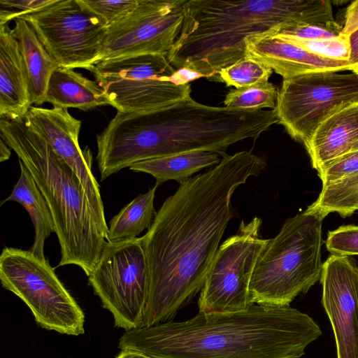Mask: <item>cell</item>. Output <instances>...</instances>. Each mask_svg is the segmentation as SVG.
<instances>
[{"instance_id":"6da1fadb","label":"cell","mask_w":358,"mask_h":358,"mask_svg":"<svg viewBox=\"0 0 358 358\" xmlns=\"http://www.w3.org/2000/svg\"><path fill=\"white\" fill-rule=\"evenodd\" d=\"M221 155L215 166L180 183L140 238L148 271L143 327L172 321L201 292L234 216V192L266 166L250 151Z\"/></svg>"},{"instance_id":"7a4b0ae2","label":"cell","mask_w":358,"mask_h":358,"mask_svg":"<svg viewBox=\"0 0 358 358\" xmlns=\"http://www.w3.org/2000/svg\"><path fill=\"white\" fill-rule=\"evenodd\" d=\"M321 335L313 319L296 308L253 303L126 331L119 348L147 358H299Z\"/></svg>"},{"instance_id":"3957f363","label":"cell","mask_w":358,"mask_h":358,"mask_svg":"<svg viewBox=\"0 0 358 358\" xmlns=\"http://www.w3.org/2000/svg\"><path fill=\"white\" fill-rule=\"evenodd\" d=\"M275 123V109L211 106L191 96L152 110L117 111L96 135L101 180L147 159L196 151L221 155L236 142L256 139Z\"/></svg>"},{"instance_id":"277c9868","label":"cell","mask_w":358,"mask_h":358,"mask_svg":"<svg viewBox=\"0 0 358 358\" xmlns=\"http://www.w3.org/2000/svg\"><path fill=\"white\" fill-rule=\"evenodd\" d=\"M328 0H187L180 32L166 58L207 78L245 57V39L303 24L335 22Z\"/></svg>"},{"instance_id":"5b68a950","label":"cell","mask_w":358,"mask_h":358,"mask_svg":"<svg viewBox=\"0 0 358 358\" xmlns=\"http://www.w3.org/2000/svg\"><path fill=\"white\" fill-rule=\"evenodd\" d=\"M0 136L31 174L52 214L61 259L89 276L108 232L99 222L80 180L24 117L0 120Z\"/></svg>"},{"instance_id":"8992f818","label":"cell","mask_w":358,"mask_h":358,"mask_svg":"<svg viewBox=\"0 0 358 358\" xmlns=\"http://www.w3.org/2000/svg\"><path fill=\"white\" fill-rule=\"evenodd\" d=\"M323 220L308 207L285 220L255 264L249 287L251 303L287 306L320 280Z\"/></svg>"},{"instance_id":"52a82bcc","label":"cell","mask_w":358,"mask_h":358,"mask_svg":"<svg viewBox=\"0 0 358 358\" xmlns=\"http://www.w3.org/2000/svg\"><path fill=\"white\" fill-rule=\"evenodd\" d=\"M0 280L27 304L42 328L72 336L85 333L83 311L46 259L6 247L0 256Z\"/></svg>"},{"instance_id":"ba28073f","label":"cell","mask_w":358,"mask_h":358,"mask_svg":"<svg viewBox=\"0 0 358 358\" xmlns=\"http://www.w3.org/2000/svg\"><path fill=\"white\" fill-rule=\"evenodd\" d=\"M176 71L166 56L149 54L101 61L90 72L117 111L129 113L163 108L189 97V83L169 82Z\"/></svg>"},{"instance_id":"9c48e42d","label":"cell","mask_w":358,"mask_h":358,"mask_svg":"<svg viewBox=\"0 0 358 358\" xmlns=\"http://www.w3.org/2000/svg\"><path fill=\"white\" fill-rule=\"evenodd\" d=\"M357 103V73L319 71L283 79L275 110L278 123L304 144L324 120Z\"/></svg>"},{"instance_id":"30bf717a","label":"cell","mask_w":358,"mask_h":358,"mask_svg":"<svg viewBox=\"0 0 358 358\" xmlns=\"http://www.w3.org/2000/svg\"><path fill=\"white\" fill-rule=\"evenodd\" d=\"M88 282L115 327L126 331L143 327L148 271L140 238L106 241Z\"/></svg>"},{"instance_id":"8fae6325","label":"cell","mask_w":358,"mask_h":358,"mask_svg":"<svg viewBox=\"0 0 358 358\" xmlns=\"http://www.w3.org/2000/svg\"><path fill=\"white\" fill-rule=\"evenodd\" d=\"M20 18L32 27L60 67L91 71L101 62L108 28L82 0H56L41 10Z\"/></svg>"},{"instance_id":"7c38bea8","label":"cell","mask_w":358,"mask_h":358,"mask_svg":"<svg viewBox=\"0 0 358 358\" xmlns=\"http://www.w3.org/2000/svg\"><path fill=\"white\" fill-rule=\"evenodd\" d=\"M262 221H241L236 234L218 248L198 300L199 311L232 313L251 304L250 282L259 257L269 239L260 236Z\"/></svg>"},{"instance_id":"4fadbf2b","label":"cell","mask_w":358,"mask_h":358,"mask_svg":"<svg viewBox=\"0 0 358 358\" xmlns=\"http://www.w3.org/2000/svg\"><path fill=\"white\" fill-rule=\"evenodd\" d=\"M187 0H139L122 20L108 28L101 61L157 54L167 56L178 36Z\"/></svg>"},{"instance_id":"5bb4252c","label":"cell","mask_w":358,"mask_h":358,"mask_svg":"<svg viewBox=\"0 0 358 358\" xmlns=\"http://www.w3.org/2000/svg\"><path fill=\"white\" fill-rule=\"evenodd\" d=\"M24 119L78 177L101 227L108 231L100 186L92 172V154L79 145L81 121L68 109L31 106Z\"/></svg>"},{"instance_id":"9a60e30c","label":"cell","mask_w":358,"mask_h":358,"mask_svg":"<svg viewBox=\"0 0 358 358\" xmlns=\"http://www.w3.org/2000/svg\"><path fill=\"white\" fill-rule=\"evenodd\" d=\"M320 281L337 358H358V266L350 257L331 255L323 263Z\"/></svg>"},{"instance_id":"2e32d148","label":"cell","mask_w":358,"mask_h":358,"mask_svg":"<svg viewBox=\"0 0 358 358\" xmlns=\"http://www.w3.org/2000/svg\"><path fill=\"white\" fill-rule=\"evenodd\" d=\"M245 43V56L266 64L283 79L313 72L351 70L348 61L322 57L278 35L249 36Z\"/></svg>"},{"instance_id":"e0dca14e","label":"cell","mask_w":358,"mask_h":358,"mask_svg":"<svg viewBox=\"0 0 358 358\" xmlns=\"http://www.w3.org/2000/svg\"><path fill=\"white\" fill-rule=\"evenodd\" d=\"M31 107L17 41L8 24L0 25V118L24 117Z\"/></svg>"},{"instance_id":"ac0fdd59","label":"cell","mask_w":358,"mask_h":358,"mask_svg":"<svg viewBox=\"0 0 358 358\" xmlns=\"http://www.w3.org/2000/svg\"><path fill=\"white\" fill-rule=\"evenodd\" d=\"M358 142V103L324 120L304 143L313 168L317 173Z\"/></svg>"},{"instance_id":"d6986e66","label":"cell","mask_w":358,"mask_h":358,"mask_svg":"<svg viewBox=\"0 0 358 358\" xmlns=\"http://www.w3.org/2000/svg\"><path fill=\"white\" fill-rule=\"evenodd\" d=\"M12 33L18 43L31 104L45 103L50 78L60 67L47 51L32 27L24 19L15 20Z\"/></svg>"},{"instance_id":"ffe728a7","label":"cell","mask_w":358,"mask_h":358,"mask_svg":"<svg viewBox=\"0 0 358 358\" xmlns=\"http://www.w3.org/2000/svg\"><path fill=\"white\" fill-rule=\"evenodd\" d=\"M54 108H78L88 111L114 103L96 80H92L73 69L59 67L52 73L45 103Z\"/></svg>"},{"instance_id":"44dd1931","label":"cell","mask_w":358,"mask_h":358,"mask_svg":"<svg viewBox=\"0 0 358 358\" xmlns=\"http://www.w3.org/2000/svg\"><path fill=\"white\" fill-rule=\"evenodd\" d=\"M20 175L11 194L1 201V205L10 201L20 203L28 212L34 229V241L30 251L40 259L44 255V244L55 232V224L47 202L35 182L31 174L18 159Z\"/></svg>"},{"instance_id":"7402d4cb","label":"cell","mask_w":358,"mask_h":358,"mask_svg":"<svg viewBox=\"0 0 358 358\" xmlns=\"http://www.w3.org/2000/svg\"><path fill=\"white\" fill-rule=\"evenodd\" d=\"M220 155L209 151L185 152L141 161L129 169L150 174L158 185L170 180L181 183L201 169L218 164L222 159Z\"/></svg>"},{"instance_id":"603a6c76","label":"cell","mask_w":358,"mask_h":358,"mask_svg":"<svg viewBox=\"0 0 358 358\" xmlns=\"http://www.w3.org/2000/svg\"><path fill=\"white\" fill-rule=\"evenodd\" d=\"M158 185L139 194L121 209L109 222L107 241L134 239L152 225L157 212L154 207Z\"/></svg>"},{"instance_id":"cb8c5ba5","label":"cell","mask_w":358,"mask_h":358,"mask_svg":"<svg viewBox=\"0 0 358 358\" xmlns=\"http://www.w3.org/2000/svg\"><path fill=\"white\" fill-rule=\"evenodd\" d=\"M324 218L331 213L343 217L358 210V174L322 187L317 199L309 206Z\"/></svg>"},{"instance_id":"d4e9b609","label":"cell","mask_w":358,"mask_h":358,"mask_svg":"<svg viewBox=\"0 0 358 358\" xmlns=\"http://www.w3.org/2000/svg\"><path fill=\"white\" fill-rule=\"evenodd\" d=\"M278 93L276 87L268 80L262 81L230 90L225 96L224 104L227 107L243 109H275Z\"/></svg>"},{"instance_id":"484cf974","label":"cell","mask_w":358,"mask_h":358,"mask_svg":"<svg viewBox=\"0 0 358 358\" xmlns=\"http://www.w3.org/2000/svg\"><path fill=\"white\" fill-rule=\"evenodd\" d=\"M273 72L266 64L245 56L220 69L215 80L224 83L228 87L240 88L268 80Z\"/></svg>"},{"instance_id":"4316f807","label":"cell","mask_w":358,"mask_h":358,"mask_svg":"<svg viewBox=\"0 0 358 358\" xmlns=\"http://www.w3.org/2000/svg\"><path fill=\"white\" fill-rule=\"evenodd\" d=\"M275 35L322 57L348 61L350 55L348 35L341 34L336 37L315 40L301 39L280 34Z\"/></svg>"},{"instance_id":"83f0119b","label":"cell","mask_w":358,"mask_h":358,"mask_svg":"<svg viewBox=\"0 0 358 358\" xmlns=\"http://www.w3.org/2000/svg\"><path fill=\"white\" fill-rule=\"evenodd\" d=\"M138 1L139 0H82L90 10L104 21L107 28L129 15L137 6Z\"/></svg>"},{"instance_id":"f1b7e54d","label":"cell","mask_w":358,"mask_h":358,"mask_svg":"<svg viewBox=\"0 0 358 358\" xmlns=\"http://www.w3.org/2000/svg\"><path fill=\"white\" fill-rule=\"evenodd\" d=\"M325 245L331 255L348 257L358 255V225H342L329 231Z\"/></svg>"},{"instance_id":"f546056e","label":"cell","mask_w":358,"mask_h":358,"mask_svg":"<svg viewBox=\"0 0 358 358\" xmlns=\"http://www.w3.org/2000/svg\"><path fill=\"white\" fill-rule=\"evenodd\" d=\"M317 174L322 187L358 174V150H352L336 159Z\"/></svg>"},{"instance_id":"4dcf8cb0","label":"cell","mask_w":358,"mask_h":358,"mask_svg":"<svg viewBox=\"0 0 358 358\" xmlns=\"http://www.w3.org/2000/svg\"><path fill=\"white\" fill-rule=\"evenodd\" d=\"M56 0H0V25L12 20L36 13L54 3Z\"/></svg>"},{"instance_id":"1f68e13d","label":"cell","mask_w":358,"mask_h":358,"mask_svg":"<svg viewBox=\"0 0 358 358\" xmlns=\"http://www.w3.org/2000/svg\"><path fill=\"white\" fill-rule=\"evenodd\" d=\"M343 27L336 21L326 24H303L287 28L280 34L294 38L315 40L338 36Z\"/></svg>"},{"instance_id":"d6a6232c","label":"cell","mask_w":358,"mask_h":358,"mask_svg":"<svg viewBox=\"0 0 358 358\" xmlns=\"http://www.w3.org/2000/svg\"><path fill=\"white\" fill-rule=\"evenodd\" d=\"M357 29H358V0L353 1L348 7L341 34L349 35Z\"/></svg>"},{"instance_id":"836d02e7","label":"cell","mask_w":358,"mask_h":358,"mask_svg":"<svg viewBox=\"0 0 358 358\" xmlns=\"http://www.w3.org/2000/svg\"><path fill=\"white\" fill-rule=\"evenodd\" d=\"M203 77L202 74L189 69L181 68L176 69L169 78V82L177 85L189 84V82Z\"/></svg>"},{"instance_id":"e575fe53","label":"cell","mask_w":358,"mask_h":358,"mask_svg":"<svg viewBox=\"0 0 358 358\" xmlns=\"http://www.w3.org/2000/svg\"><path fill=\"white\" fill-rule=\"evenodd\" d=\"M350 55L348 62L352 66L358 64V29L348 35Z\"/></svg>"},{"instance_id":"d590c367","label":"cell","mask_w":358,"mask_h":358,"mask_svg":"<svg viewBox=\"0 0 358 358\" xmlns=\"http://www.w3.org/2000/svg\"><path fill=\"white\" fill-rule=\"evenodd\" d=\"M11 155L10 148L1 138L0 140V162H3L8 160Z\"/></svg>"},{"instance_id":"8d00e7d4","label":"cell","mask_w":358,"mask_h":358,"mask_svg":"<svg viewBox=\"0 0 358 358\" xmlns=\"http://www.w3.org/2000/svg\"><path fill=\"white\" fill-rule=\"evenodd\" d=\"M116 358H147L146 357L131 351L122 350Z\"/></svg>"},{"instance_id":"74e56055","label":"cell","mask_w":358,"mask_h":358,"mask_svg":"<svg viewBox=\"0 0 358 358\" xmlns=\"http://www.w3.org/2000/svg\"><path fill=\"white\" fill-rule=\"evenodd\" d=\"M351 71H352V72L356 73L358 74V64L352 66V69H351Z\"/></svg>"},{"instance_id":"f35d334b","label":"cell","mask_w":358,"mask_h":358,"mask_svg":"<svg viewBox=\"0 0 358 358\" xmlns=\"http://www.w3.org/2000/svg\"><path fill=\"white\" fill-rule=\"evenodd\" d=\"M358 150V142H357L355 145L353 146L352 148V150ZM351 150V151H352Z\"/></svg>"}]
</instances>
